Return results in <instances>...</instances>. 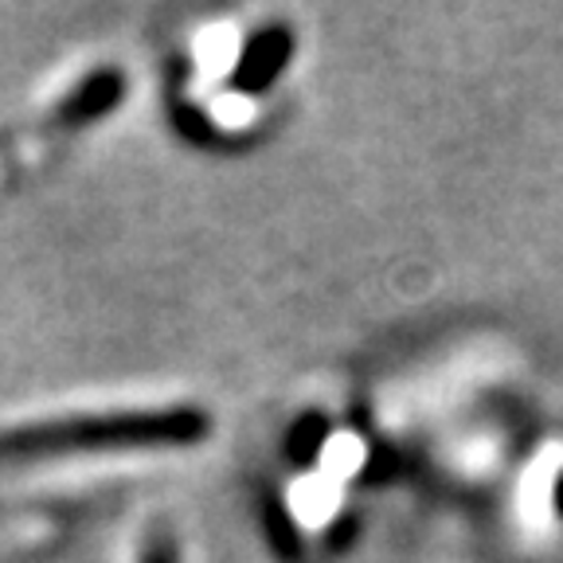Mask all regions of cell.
I'll list each match as a JSON object with an SVG mask.
<instances>
[{
    "label": "cell",
    "mask_w": 563,
    "mask_h": 563,
    "mask_svg": "<svg viewBox=\"0 0 563 563\" xmlns=\"http://www.w3.org/2000/svg\"><path fill=\"white\" fill-rule=\"evenodd\" d=\"M211 419L200 407L165 411L79 415V419L27 422L0 434V457H59V454H110V450H180L203 442Z\"/></svg>",
    "instance_id": "obj_1"
},
{
    "label": "cell",
    "mask_w": 563,
    "mask_h": 563,
    "mask_svg": "<svg viewBox=\"0 0 563 563\" xmlns=\"http://www.w3.org/2000/svg\"><path fill=\"white\" fill-rule=\"evenodd\" d=\"M294 59V27L290 24H266L258 27L239 52L235 67H231V87L246 98H258L286 75Z\"/></svg>",
    "instance_id": "obj_2"
},
{
    "label": "cell",
    "mask_w": 563,
    "mask_h": 563,
    "mask_svg": "<svg viewBox=\"0 0 563 563\" xmlns=\"http://www.w3.org/2000/svg\"><path fill=\"white\" fill-rule=\"evenodd\" d=\"M122 102H125V75L118 67H98L55 106V125L79 130V125L102 122V118L114 114Z\"/></svg>",
    "instance_id": "obj_3"
},
{
    "label": "cell",
    "mask_w": 563,
    "mask_h": 563,
    "mask_svg": "<svg viewBox=\"0 0 563 563\" xmlns=\"http://www.w3.org/2000/svg\"><path fill=\"white\" fill-rule=\"evenodd\" d=\"M258 517H263V528H266V544L274 548V555H278L282 563L306 560L301 528H298V520L290 517V509L282 505L278 493H263V501H258Z\"/></svg>",
    "instance_id": "obj_4"
},
{
    "label": "cell",
    "mask_w": 563,
    "mask_h": 563,
    "mask_svg": "<svg viewBox=\"0 0 563 563\" xmlns=\"http://www.w3.org/2000/svg\"><path fill=\"white\" fill-rule=\"evenodd\" d=\"M325 446H329V419L317 411L298 415V419L290 422L286 439H282V454H286V462L298 470L313 466L317 457L325 454Z\"/></svg>",
    "instance_id": "obj_5"
},
{
    "label": "cell",
    "mask_w": 563,
    "mask_h": 563,
    "mask_svg": "<svg viewBox=\"0 0 563 563\" xmlns=\"http://www.w3.org/2000/svg\"><path fill=\"white\" fill-rule=\"evenodd\" d=\"M173 125H176V133L185 141H192V145H208L211 137H216V125H211V118L203 114L200 106H192V102H173Z\"/></svg>",
    "instance_id": "obj_6"
},
{
    "label": "cell",
    "mask_w": 563,
    "mask_h": 563,
    "mask_svg": "<svg viewBox=\"0 0 563 563\" xmlns=\"http://www.w3.org/2000/svg\"><path fill=\"white\" fill-rule=\"evenodd\" d=\"M141 563H180L176 540L168 537V528H153L145 548H141Z\"/></svg>",
    "instance_id": "obj_7"
},
{
    "label": "cell",
    "mask_w": 563,
    "mask_h": 563,
    "mask_svg": "<svg viewBox=\"0 0 563 563\" xmlns=\"http://www.w3.org/2000/svg\"><path fill=\"white\" fill-rule=\"evenodd\" d=\"M352 540H356V517H352V512H341V517L329 525L325 544L333 548V552H344V548H352Z\"/></svg>",
    "instance_id": "obj_8"
}]
</instances>
